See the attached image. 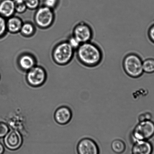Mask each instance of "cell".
<instances>
[{
	"mask_svg": "<svg viewBox=\"0 0 154 154\" xmlns=\"http://www.w3.org/2000/svg\"><path fill=\"white\" fill-rule=\"evenodd\" d=\"M151 118V115L149 113H144L139 115L138 116V120L139 122L144 120H150Z\"/></svg>",
	"mask_w": 154,
	"mask_h": 154,
	"instance_id": "cell-22",
	"label": "cell"
},
{
	"mask_svg": "<svg viewBox=\"0 0 154 154\" xmlns=\"http://www.w3.org/2000/svg\"><path fill=\"white\" fill-rule=\"evenodd\" d=\"M6 28V24L5 20L0 16V36L2 35L5 32Z\"/></svg>",
	"mask_w": 154,
	"mask_h": 154,
	"instance_id": "cell-21",
	"label": "cell"
},
{
	"mask_svg": "<svg viewBox=\"0 0 154 154\" xmlns=\"http://www.w3.org/2000/svg\"><path fill=\"white\" fill-rule=\"evenodd\" d=\"M68 42L74 49H77L81 44L73 35L69 38Z\"/></svg>",
	"mask_w": 154,
	"mask_h": 154,
	"instance_id": "cell-20",
	"label": "cell"
},
{
	"mask_svg": "<svg viewBox=\"0 0 154 154\" xmlns=\"http://www.w3.org/2000/svg\"><path fill=\"white\" fill-rule=\"evenodd\" d=\"M78 154H99L100 150L97 143L90 138L85 137L79 142L77 146Z\"/></svg>",
	"mask_w": 154,
	"mask_h": 154,
	"instance_id": "cell-7",
	"label": "cell"
},
{
	"mask_svg": "<svg viewBox=\"0 0 154 154\" xmlns=\"http://www.w3.org/2000/svg\"><path fill=\"white\" fill-rule=\"evenodd\" d=\"M45 72L39 67H34L29 70L26 75V80L29 85L34 87L42 86L45 82Z\"/></svg>",
	"mask_w": 154,
	"mask_h": 154,
	"instance_id": "cell-6",
	"label": "cell"
},
{
	"mask_svg": "<svg viewBox=\"0 0 154 154\" xmlns=\"http://www.w3.org/2000/svg\"><path fill=\"white\" fill-rule=\"evenodd\" d=\"M19 63L21 68L25 70H29L34 67V61L31 57L25 55L20 58Z\"/></svg>",
	"mask_w": 154,
	"mask_h": 154,
	"instance_id": "cell-14",
	"label": "cell"
},
{
	"mask_svg": "<svg viewBox=\"0 0 154 154\" xmlns=\"http://www.w3.org/2000/svg\"><path fill=\"white\" fill-rule=\"evenodd\" d=\"M5 152V148L2 143H0V154H4Z\"/></svg>",
	"mask_w": 154,
	"mask_h": 154,
	"instance_id": "cell-26",
	"label": "cell"
},
{
	"mask_svg": "<svg viewBox=\"0 0 154 154\" xmlns=\"http://www.w3.org/2000/svg\"><path fill=\"white\" fill-rule=\"evenodd\" d=\"M148 35L151 41L154 43V25L149 28Z\"/></svg>",
	"mask_w": 154,
	"mask_h": 154,
	"instance_id": "cell-25",
	"label": "cell"
},
{
	"mask_svg": "<svg viewBox=\"0 0 154 154\" xmlns=\"http://www.w3.org/2000/svg\"><path fill=\"white\" fill-rule=\"evenodd\" d=\"M21 30L25 35H29L33 32L34 28L31 24L25 23L22 25Z\"/></svg>",
	"mask_w": 154,
	"mask_h": 154,
	"instance_id": "cell-17",
	"label": "cell"
},
{
	"mask_svg": "<svg viewBox=\"0 0 154 154\" xmlns=\"http://www.w3.org/2000/svg\"><path fill=\"white\" fill-rule=\"evenodd\" d=\"M9 131L8 125L4 122H0V138L5 137Z\"/></svg>",
	"mask_w": 154,
	"mask_h": 154,
	"instance_id": "cell-18",
	"label": "cell"
},
{
	"mask_svg": "<svg viewBox=\"0 0 154 154\" xmlns=\"http://www.w3.org/2000/svg\"><path fill=\"white\" fill-rule=\"evenodd\" d=\"M25 4L26 7L31 9L36 8L39 4V0H25Z\"/></svg>",
	"mask_w": 154,
	"mask_h": 154,
	"instance_id": "cell-19",
	"label": "cell"
},
{
	"mask_svg": "<svg viewBox=\"0 0 154 154\" xmlns=\"http://www.w3.org/2000/svg\"><path fill=\"white\" fill-rule=\"evenodd\" d=\"M153 147L148 140H141L133 143L132 154H152Z\"/></svg>",
	"mask_w": 154,
	"mask_h": 154,
	"instance_id": "cell-11",
	"label": "cell"
},
{
	"mask_svg": "<svg viewBox=\"0 0 154 154\" xmlns=\"http://www.w3.org/2000/svg\"><path fill=\"white\" fill-rule=\"evenodd\" d=\"M25 0H14L15 3L16 4L25 3Z\"/></svg>",
	"mask_w": 154,
	"mask_h": 154,
	"instance_id": "cell-27",
	"label": "cell"
},
{
	"mask_svg": "<svg viewBox=\"0 0 154 154\" xmlns=\"http://www.w3.org/2000/svg\"><path fill=\"white\" fill-rule=\"evenodd\" d=\"M143 60L138 54L131 53L125 55L122 61V67L126 74L131 78H139L143 73Z\"/></svg>",
	"mask_w": 154,
	"mask_h": 154,
	"instance_id": "cell-2",
	"label": "cell"
},
{
	"mask_svg": "<svg viewBox=\"0 0 154 154\" xmlns=\"http://www.w3.org/2000/svg\"><path fill=\"white\" fill-rule=\"evenodd\" d=\"M74 50L68 42L61 43L55 49L54 53L55 60L60 64L67 63L72 59Z\"/></svg>",
	"mask_w": 154,
	"mask_h": 154,
	"instance_id": "cell-4",
	"label": "cell"
},
{
	"mask_svg": "<svg viewBox=\"0 0 154 154\" xmlns=\"http://www.w3.org/2000/svg\"><path fill=\"white\" fill-rule=\"evenodd\" d=\"M73 36L81 43L91 41L93 38L94 32L92 27L85 22H80L74 29Z\"/></svg>",
	"mask_w": 154,
	"mask_h": 154,
	"instance_id": "cell-5",
	"label": "cell"
},
{
	"mask_svg": "<svg viewBox=\"0 0 154 154\" xmlns=\"http://www.w3.org/2000/svg\"><path fill=\"white\" fill-rule=\"evenodd\" d=\"M26 5L25 3L15 4V10L19 13L23 12L26 9Z\"/></svg>",
	"mask_w": 154,
	"mask_h": 154,
	"instance_id": "cell-23",
	"label": "cell"
},
{
	"mask_svg": "<svg viewBox=\"0 0 154 154\" xmlns=\"http://www.w3.org/2000/svg\"><path fill=\"white\" fill-rule=\"evenodd\" d=\"M4 143L6 147L10 150L19 149L23 143V138L20 133L16 131H9L4 137Z\"/></svg>",
	"mask_w": 154,
	"mask_h": 154,
	"instance_id": "cell-8",
	"label": "cell"
},
{
	"mask_svg": "<svg viewBox=\"0 0 154 154\" xmlns=\"http://www.w3.org/2000/svg\"><path fill=\"white\" fill-rule=\"evenodd\" d=\"M53 12L50 8L46 7L40 8L35 15L36 22L42 27L49 26L53 21Z\"/></svg>",
	"mask_w": 154,
	"mask_h": 154,
	"instance_id": "cell-9",
	"label": "cell"
},
{
	"mask_svg": "<svg viewBox=\"0 0 154 154\" xmlns=\"http://www.w3.org/2000/svg\"><path fill=\"white\" fill-rule=\"evenodd\" d=\"M111 148L116 153L121 154L125 152L126 149V145L122 140L120 139H116L112 142Z\"/></svg>",
	"mask_w": 154,
	"mask_h": 154,
	"instance_id": "cell-15",
	"label": "cell"
},
{
	"mask_svg": "<svg viewBox=\"0 0 154 154\" xmlns=\"http://www.w3.org/2000/svg\"><path fill=\"white\" fill-rule=\"evenodd\" d=\"M57 1V0H45V4L46 7L51 8L55 6Z\"/></svg>",
	"mask_w": 154,
	"mask_h": 154,
	"instance_id": "cell-24",
	"label": "cell"
},
{
	"mask_svg": "<svg viewBox=\"0 0 154 154\" xmlns=\"http://www.w3.org/2000/svg\"><path fill=\"white\" fill-rule=\"evenodd\" d=\"M77 50V56L79 62L88 68L98 66L103 59V53L101 48L92 41L81 43Z\"/></svg>",
	"mask_w": 154,
	"mask_h": 154,
	"instance_id": "cell-1",
	"label": "cell"
},
{
	"mask_svg": "<svg viewBox=\"0 0 154 154\" xmlns=\"http://www.w3.org/2000/svg\"><path fill=\"white\" fill-rule=\"evenodd\" d=\"M154 135V122L151 120L139 122L133 129L131 139L133 143L141 140H148Z\"/></svg>",
	"mask_w": 154,
	"mask_h": 154,
	"instance_id": "cell-3",
	"label": "cell"
},
{
	"mask_svg": "<svg viewBox=\"0 0 154 154\" xmlns=\"http://www.w3.org/2000/svg\"><path fill=\"white\" fill-rule=\"evenodd\" d=\"M15 10V3L12 0H4L0 4V13L8 17L12 15Z\"/></svg>",
	"mask_w": 154,
	"mask_h": 154,
	"instance_id": "cell-12",
	"label": "cell"
},
{
	"mask_svg": "<svg viewBox=\"0 0 154 154\" xmlns=\"http://www.w3.org/2000/svg\"><path fill=\"white\" fill-rule=\"evenodd\" d=\"M143 72L152 74L154 72V59H147L143 61Z\"/></svg>",
	"mask_w": 154,
	"mask_h": 154,
	"instance_id": "cell-16",
	"label": "cell"
},
{
	"mask_svg": "<svg viewBox=\"0 0 154 154\" xmlns=\"http://www.w3.org/2000/svg\"><path fill=\"white\" fill-rule=\"evenodd\" d=\"M72 114L71 109L66 106L60 107L56 110L54 118L56 122L61 125L69 123L72 118Z\"/></svg>",
	"mask_w": 154,
	"mask_h": 154,
	"instance_id": "cell-10",
	"label": "cell"
},
{
	"mask_svg": "<svg viewBox=\"0 0 154 154\" xmlns=\"http://www.w3.org/2000/svg\"><path fill=\"white\" fill-rule=\"evenodd\" d=\"M22 26L21 21L17 17H12L9 19L7 26L10 32H17L21 29Z\"/></svg>",
	"mask_w": 154,
	"mask_h": 154,
	"instance_id": "cell-13",
	"label": "cell"
}]
</instances>
